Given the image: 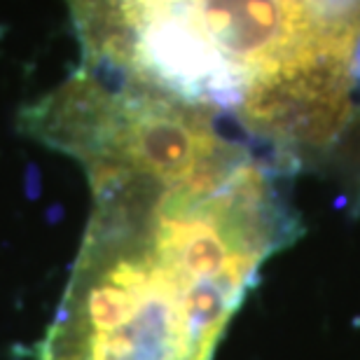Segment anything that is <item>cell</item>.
Masks as SVG:
<instances>
[{
	"mask_svg": "<svg viewBox=\"0 0 360 360\" xmlns=\"http://www.w3.org/2000/svg\"><path fill=\"white\" fill-rule=\"evenodd\" d=\"M330 26L360 33V0H309Z\"/></svg>",
	"mask_w": 360,
	"mask_h": 360,
	"instance_id": "7a4b0ae2",
	"label": "cell"
},
{
	"mask_svg": "<svg viewBox=\"0 0 360 360\" xmlns=\"http://www.w3.org/2000/svg\"><path fill=\"white\" fill-rule=\"evenodd\" d=\"M87 178L89 225L38 360H213L262 267L300 234L269 167L236 146L178 180Z\"/></svg>",
	"mask_w": 360,
	"mask_h": 360,
	"instance_id": "6da1fadb",
	"label": "cell"
}]
</instances>
